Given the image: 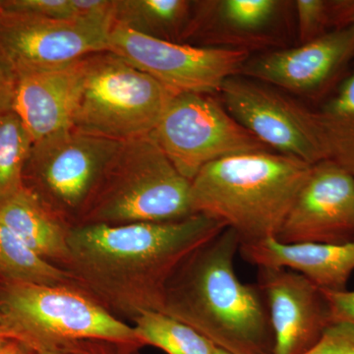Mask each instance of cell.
Returning a JSON list of instances; mask_svg holds the SVG:
<instances>
[{"label":"cell","mask_w":354,"mask_h":354,"mask_svg":"<svg viewBox=\"0 0 354 354\" xmlns=\"http://www.w3.org/2000/svg\"><path fill=\"white\" fill-rule=\"evenodd\" d=\"M227 227L209 216L70 228V272L79 290L120 320L162 311L165 288L184 260Z\"/></svg>","instance_id":"1"},{"label":"cell","mask_w":354,"mask_h":354,"mask_svg":"<svg viewBox=\"0 0 354 354\" xmlns=\"http://www.w3.org/2000/svg\"><path fill=\"white\" fill-rule=\"evenodd\" d=\"M241 241L225 228L177 268L165 288L160 312L197 330L232 354H274L264 297L235 272Z\"/></svg>","instance_id":"2"},{"label":"cell","mask_w":354,"mask_h":354,"mask_svg":"<svg viewBox=\"0 0 354 354\" xmlns=\"http://www.w3.org/2000/svg\"><path fill=\"white\" fill-rule=\"evenodd\" d=\"M311 169L274 151L221 158L191 180V209L234 230L241 244L277 239Z\"/></svg>","instance_id":"3"},{"label":"cell","mask_w":354,"mask_h":354,"mask_svg":"<svg viewBox=\"0 0 354 354\" xmlns=\"http://www.w3.org/2000/svg\"><path fill=\"white\" fill-rule=\"evenodd\" d=\"M190 186L150 135L122 142L74 227L183 220L193 215Z\"/></svg>","instance_id":"4"},{"label":"cell","mask_w":354,"mask_h":354,"mask_svg":"<svg viewBox=\"0 0 354 354\" xmlns=\"http://www.w3.org/2000/svg\"><path fill=\"white\" fill-rule=\"evenodd\" d=\"M4 325L34 351L82 341L127 342L144 348L134 328L72 286L0 285Z\"/></svg>","instance_id":"5"},{"label":"cell","mask_w":354,"mask_h":354,"mask_svg":"<svg viewBox=\"0 0 354 354\" xmlns=\"http://www.w3.org/2000/svg\"><path fill=\"white\" fill-rule=\"evenodd\" d=\"M172 92L111 51L81 60V84L73 128L118 142L149 136Z\"/></svg>","instance_id":"6"},{"label":"cell","mask_w":354,"mask_h":354,"mask_svg":"<svg viewBox=\"0 0 354 354\" xmlns=\"http://www.w3.org/2000/svg\"><path fill=\"white\" fill-rule=\"evenodd\" d=\"M150 136L190 181L221 158L272 151L209 94L176 93Z\"/></svg>","instance_id":"7"},{"label":"cell","mask_w":354,"mask_h":354,"mask_svg":"<svg viewBox=\"0 0 354 354\" xmlns=\"http://www.w3.org/2000/svg\"><path fill=\"white\" fill-rule=\"evenodd\" d=\"M122 142L71 128L32 145L24 186L70 227Z\"/></svg>","instance_id":"8"},{"label":"cell","mask_w":354,"mask_h":354,"mask_svg":"<svg viewBox=\"0 0 354 354\" xmlns=\"http://www.w3.org/2000/svg\"><path fill=\"white\" fill-rule=\"evenodd\" d=\"M113 24L109 19H57L0 7V64L13 79L64 68L109 50Z\"/></svg>","instance_id":"9"},{"label":"cell","mask_w":354,"mask_h":354,"mask_svg":"<svg viewBox=\"0 0 354 354\" xmlns=\"http://www.w3.org/2000/svg\"><path fill=\"white\" fill-rule=\"evenodd\" d=\"M218 94L228 113L268 148L311 165L328 160L316 111L242 75L225 80Z\"/></svg>","instance_id":"10"},{"label":"cell","mask_w":354,"mask_h":354,"mask_svg":"<svg viewBox=\"0 0 354 354\" xmlns=\"http://www.w3.org/2000/svg\"><path fill=\"white\" fill-rule=\"evenodd\" d=\"M109 51L174 93L213 95L232 76L241 75L250 55L151 38L114 23Z\"/></svg>","instance_id":"11"},{"label":"cell","mask_w":354,"mask_h":354,"mask_svg":"<svg viewBox=\"0 0 354 354\" xmlns=\"http://www.w3.org/2000/svg\"><path fill=\"white\" fill-rule=\"evenodd\" d=\"M295 37V1L198 0L183 44L251 55L288 48Z\"/></svg>","instance_id":"12"},{"label":"cell","mask_w":354,"mask_h":354,"mask_svg":"<svg viewBox=\"0 0 354 354\" xmlns=\"http://www.w3.org/2000/svg\"><path fill=\"white\" fill-rule=\"evenodd\" d=\"M277 241L286 244L354 241V177L332 160L312 165Z\"/></svg>","instance_id":"13"},{"label":"cell","mask_w":354,"mask_h":354,"mask_svg":"<svg viewBox=\"0 0 354 354\" xmlns=\"http://www.w3.org/2000/svg\"><path fill=\"white\" fill-rule=\"evenodd\" d=\"M353 57V30H334L307 44L250 55L241 75L292 94L315 95Z\"/></svg>","instance_id":"14"},{"label":"cell","mask_w":354,"mask_h":354,"mask_svg":"<svg viewBox=\"0 0 354 354\" xmlns=\"http://www.w3.org/2000/svg\"><path fill=\"white\" fill-rule=\"evenodd\" d=\"M259 288L269 315L274 354H302L332 323L321 288L286 268L259 267Z\"/></svg>","instance_id":"15"},{"label":"cell","mask_w":354,"mask_h":354,"mask_svg":"<svg viewBox=\"0 0 354 354\" xmlns=\"http://www.w3.org/2000/svg\"><path fill=\"white\" fill-rule=\"evenodd\" d=\"M81 60L64 68L32 72L14 79L12 111L34 144L73 128Z\"/></svg>","instance_id":"16"},{"label":"cell","mask_w":354,"mask_h":354,"mask_svg":"<svg viewBox=\"0 0 354 354\" xmlns=\"http://www.w3.org/2000/svg\"><path fill=\"white\" fill-rule=\"evenodd\" d=\"M239 253L257 268H286L299 272L322 290H346L354 272V241L286 244L272 239L241 244Z\"/></svg>","instance_id":"17"},{"label":"cell","mask_w":354,"mask_h":354,"mask_svg":"<svg viewBox=\"0 0 354 354\" xmlns=\"http://www.w3.org/2000/svg\"><path fill=\"white\" fill-rule=\"evenodd\" d=\"M0 223L44 259L62 268L66 264L71 227L25 186L0 202Z\"/></svg>","instance_id":"18"},{"label":"cell","mask_w":354,"mask_h":354,"mask_svg":"<svg viewBox=\"0 0 354 354\" xmlns=\"http://www.w3.org/2000/svg\"><path fill=\"white\" fill-rule=\"evenodd\" d=\"M192 6L188 0H115L113 21L151 38L183 44Z\"/></svg>","instance_id":"19"},{"label":"cell","mask_w":354,"mask_h":354,"mask_svg":"<svg viewBox=\"0 0 354 354\" xmlns=\"http://www.w3.org/2000/svg\"><path fill=\"white\" fill-rule=\"evenodd\" d=\"M316 114L328 160L354 176V69Z\"/></svg>","instance_id":"20"},{"label":"cell","mask_w":354,"mask_h":354,"mask_svg":"<svg viewBox=\"0 0 354 354\" xmlns=\"http://www.w3.org/2000/svg\"><path fill=\"white\" fill-rule=\"evenodd\" d=\"M0 279L7 283L76 286L68 271L44 259L1 223Z\"/></svg>","instance_id":"21"},{"label":"cell","mask_w":354,"mask_h":354,"mask_svg":"<svg viewBox=\"0 0 354 354\" xmlns=\"http://www.w3.org/2000/svg\"><path fill=\"white\" fill-rule=\"evenodd\" d=\"M133 322L139 341L167 354H214L216 346L208 339L164 312L140 314Z\"/></svg>","instance_id":"22"},{"label":"cell","mask_w":354,"mask_h":354,"mask_svg":"<svg viewBox=\"0 0 354 354\" xmlns=\"http://www.w3.org/2000/svg\"><path fill=\"white\" fill-rule=\"evenodd\" d=\"M34 142L12 109L0 114V202L24 187V172Z\"/></svg>","instance_id":"23"},{"label":"cell","mask_w":354,"mask_h":354,"mask_svg":"<svg viewBox=\"0 0 354 354\" xmlns=\"http://www.w3.org/2000/svg\"><path fill=\"white\" fill-rule=\"evenodd\" d=\"M298 44L309 43L333 30L330 0H295Z\"/></svg>","instance_id":"24"},{"label":"cell","mask_w":354,"mask_h":354,"mask_svg":"<svg viewBox=\"0 0 354 354\" xmlns=\"http://www.w3.org/2000/svg\"><path fill=\"white\" fill-rule=\"evenodd\" d=\"M0 7L14 12L34 14L57 19H82L78 0H4Z\"/></svg>","instance_id":"25"},{"label":"cell","mask_w":354,"mask_h":354,"mask_svg":"<svg viewBox=\"0 0 354 354\" xmlns=\"http://www.w3.org/2000/svg\"><path fill=\"white\" fill-rule=\"evenodd\" d=\"M302 354H354V325L330 323L318 341Z\"/></svg>","instance_id":"26"},{"label":"cell","mask_w":354,"mask_h":354,"mask_svg":"<svg viewBox=\"0 0 354 354\" xmlns=\"http://www.w3.org/2000/svg\"><path fill=\"white\" fill-rule=\"evenodd\" d=\"M64 348L75 354H142L143 348L127 342L82 341L74 342Z\"/></svg>","instance_id":"27"},{"label":"cell","mask_w":354,"mask_h":354,"mask_svg":"<svg viewBox=\"0 0 354 354\" xmlns=\"http://www.w3.org/2000/svg\"><path fill=\"white\" fill-rule=\"evenodd\" d=\"M333 322H346L354 325V290H322Z\"/></svg>","instance_id":"28"},{"label":"cell","mask_w":354,"mask_h":354,"mask_svg":"<svg viewBox=\"0 0 354 354\" xmlns=\"http://www.w3.org/2000/svg\"><path fill=\"white\" fill-rule=\"evenodd\" d=\"M333 30L354 32V0H330Z\"/></svg>","instance_id":"29"},{"label":"cell","mask_w":354,"mask_h":354,"mask_svg":"<svg viewBox=\"0 0 354 354\" xmlns=\"http://www.w3.org/2000/svg\"><path fill=\"white\" fill-rule=\"evenodd\" d=\"M14 79L0 64V114L12 109Z\"/></svg>","instance_id":"30"},{"label":"cell","mask_w":354,"mask_h":354,"mask_svg":"<svg viewBox=\"0 0 354 354\" xmlns=\"http://www.w3.org/2000/svg\"><path fill=\"white\" fill-rule=\"evenodd\" d=\"M0 354H34V351L18 339H9L0 342Z\"/></svg>","instance_id":"31"},{"label":"cell","mask_w":354,"mask_h":354,"mask_svg":"<svg viewBox=\"0 0 354 354\" xmlns=\"http://www.w3.org/2000/svg\"><path fill=\"white\" fill-rule=\"evenodd\" d=\"M9 339H18V341L22 342L17 333L14 332L13 330H11L7 326L0 325V342Z\"/></svg>","instance_id":"32"},{"label":"cell","mask_w":354,"mask_h":354,"mask_svg":"<svg viewBox=\"0 0 354 354\" xmlns=\"http://www.w3.org/2000/svg\"><path fill=\"white\" fill-rule=\"evenodd\" d=\"M34 351V349H32ZM34 354H75L67 348L39 349Z\"/></svg>","instance_id":"33"},{"label":"cell","mask_w":354,"mask_h":354,"mask_svg":"<svg viewBox=\"0 0 354 354\" xmlns=\"http://www.w3.org/2000/svg\"><path fill=\"white\" fill-rule=\"evenodd\" d=\"M214 354H232L228 353V351H223V349L216 348L215 353Z\"/></svg>","instance_id":"34"},{"label":"cell","mask_w":354,"mask_h":354,"mask_svg":"<svg viewBox=\"0 0 354 354\" xmlns=\"http://www.w3.org/2000/svg\"><path fill=\"white\" fill-rule=\"evenodd\" d=\"M0 325H4V319L3 316H2L1 311H0Z\"/></svg>","instance_id":"35"},{"label":"cell","mask_w":354,"mask_h":354,"mask_svg":"<svg viewBox=\"0 0 354 354\" xmlns=\"http://www.w3.org/2000/svg\"><path fill=\"white\" fill-rule=\"evenodd\" d=\"M354 177V176H353Z\"/></svg>","instance_id":"36"}]
</instances>
